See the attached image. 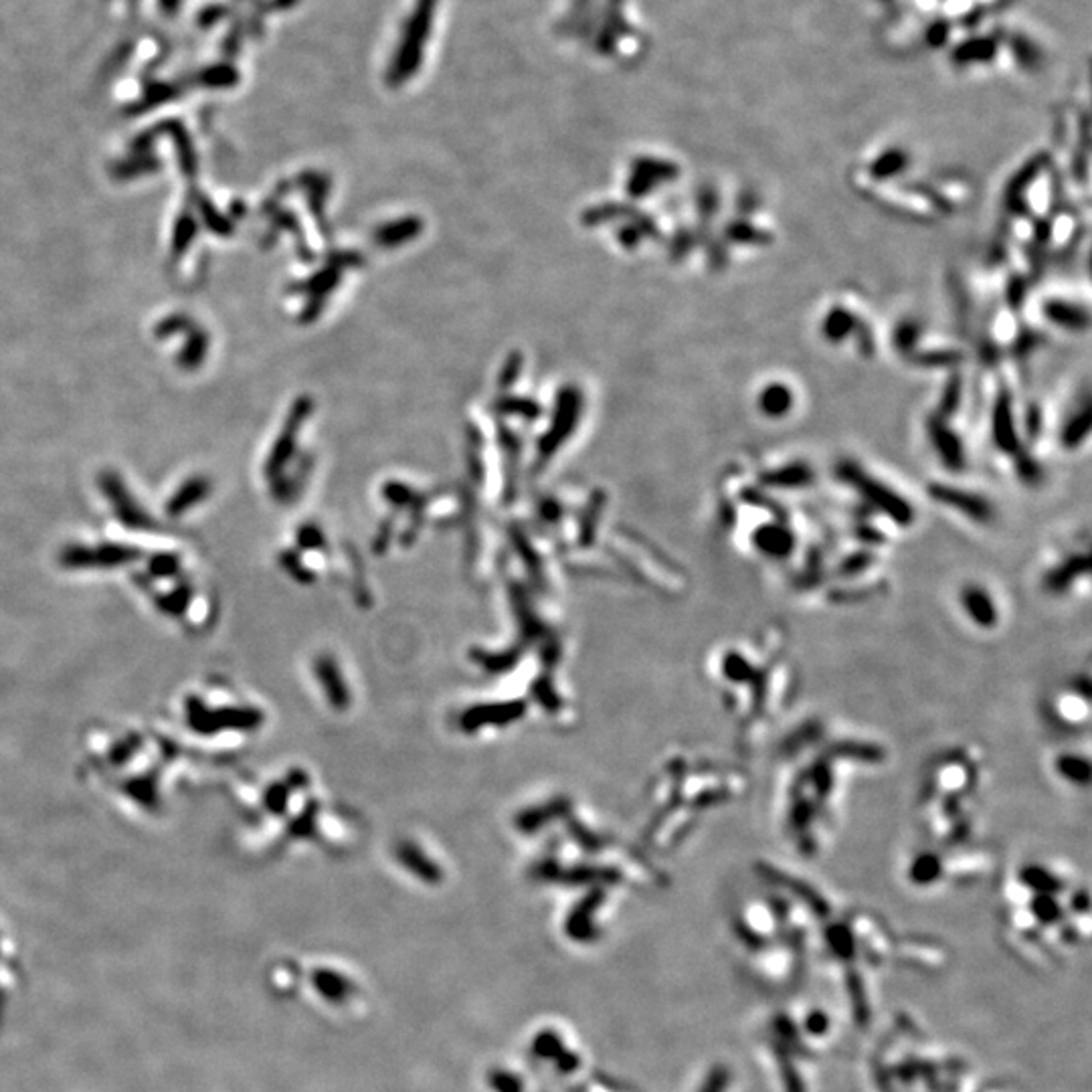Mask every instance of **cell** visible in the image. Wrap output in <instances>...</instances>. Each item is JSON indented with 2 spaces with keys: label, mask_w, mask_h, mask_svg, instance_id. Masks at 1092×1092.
Listing matches in <instances>:
<instances>
[{
  "label": "cell",
  "mask_w": 1092,
  "mask_h": 1092,
  "mask_svg": "<svg viewBox=\"0 0 1092 1092\" xmlns=\"http://www.w3.org/2000/svg\"><path fill=\"white\" fill-rule=\"evenodd\" d=\"M1038 587L1056 601H1072L1090 593V557L1087 546L1066 549L1048 559L1038 573Z\"/></svg>",
  "instance_id": "5b68a950"
},
{
  "label": "cell",
  "mask_w": 1092,
  "mask_h": 1092,
  "mask_svg": "<svg viewBox=\"0 0 1092 1092\" xmlns=\"http://www.w3.org/2000/svg\"><path fill=\"white\" fill-rule=\"evenodd\" d=\"M844 987L856 1026L866 1030L872 1021V1005L868 998V987H866L862 973L854 965H848L844 971Z\"/></svg>",
  "instance_id": "8fae6325"
},
{
  "label": "cell",
  "mask_w": 1092,
  "mask_h": 1092,
  "mask_svg": "<svg viewBox=\"0 0 1092 1092\" xmlns=\"http://www.w3.org/2000/svg\"><path fill=\"white\" fill-rule=\"evenodd\" d=\"M823 944L829 951V955L844 965H854L860 951H857V939L854 926L848 918H834L831 915L828 921H823Z\"/></svg>",
  "instance_id": "9c48e42d"
},
{
  "label": "cell",
  "mask_w": 1092,
  "mask_h": 1092,
  "mask_svg": "<svg viewBox=\"0 0 1092 1092\" xmlns=\"http://www.w3.org/2000/svg\"><path fill=\"white\" fill-rule=\"evenodd\" d=\"M895 955L903 959L905 963L924 971H937L947 963V951L934 941L921 937H906L903 941H896Z\"/></svg>",
  "instance_id": "30bf717a"
},
{
  "label": "cell",
  "mask_w": 1092,
  "mask_h": 1092,
  "mask_svg": "<svg viewBox=\"0 0 1092 1092\" xmlns=\"http://www.w3.org/2000/svg\"><path fill=\"white\" fill-rule=\"evenodd\" d=\"M1050 771L1056 781L1070 789H1088L1090 785V752L1088 749L1064 747L1050 759Z\"/></svg>",
  "instance_id": "ba28073f"
},
{
  "label": "cell",
  "mask_w": 1092,
  "mask_h": 1092,
  "mask_svg": "<svg viewBox=\"0 0 1092 1092\" xmlns=\"http://www.w3.org/2000/svg\"><path fill=\"white\" fill-rule=\"evenodd\" d=\"M733 1085V1070L731 1066L726 1064H714L713 1068L706 1072L704 1080H702V1085L698 1088V1092H728Z\"/></svg>",
  "instance_id": "9a60e30c"
},
{
  "label": "cell",
  "mask_w": 1092,
  "mask_h": 1092,
  "mask_svg": "<svg viewBox=\"0 0 1092 1092\" xmlns=\"http://www.w3.org/2000/svg\"><path fill=\"white\" fill-rule=\"evenodd\" d=\"M706 670L742 749H757L765 741L800 690L791 641L779 623L721 641Z\"/></svg>",
  "instance_id": "7a4b0ae2"
},
{
  "label": "cell",
  "mask_w": 1092,
  "mask_h": 1092,
  "mask_svg": "<svg viewBox=\"0 0 1092 1092\" xmlns=\"http://www.w3.org/2000/svg\"><path fill=\"white\" fill-rule=\"evenodd\" d=\"M1092 716L1090 672L1080 670L1066 675L1042 700V718L1052 733L1066 739L1087 736Z\"/></svg>",
  "instance_id": "277c9868"
},
{
  "label": "cell",
  "mask_w": 1092,
  "mask_h": 1092,
  "mask_svg": "<svg viewBox=\"0 0 1092 1092\" xmlns=\"http://www.w3.org/2000/svg\"><path fill=\"white\" fill-rule=\"evenodd\" d=\"M771 1046H773L777 1074H779V1080H781V1085H783V1090L785 1092H808V1085H805L803 1074L800 1072V1068H797L795 1056L789 1054L785 1048H781L775 1042Z\"/></svg>",
  "instance_id": "4fadbf2b"
},
{
  "label": "cell",
  "mask_w": 1092,
  "mask_h": 1092,
  "mask_svg": "<svg viewBox=\"0 0 1092 1092\" xmlns=\"http://www.w3.org/2000/svg\"><path fill=\"white\" fill-rule=\"evenodd\" d=\"M195 237V221L190 219V216H182L177 225V235H175V251L177 254H182V249H185L190 241Z\"/></svg>",
  "instance_id": "2e32d148"
},
{
  "label": "cell",
  "mask_w": 1092,
  "mask_h": 1092,
  "mask_svg": "<svg viewBox=\"0 0 1092 1092\" xmlns=\"http://www.w3.org/2000/svg\"><path fill=\"white\" fill-rule=\"evenodd\" d=\"M990 781V759L977 742H957L934 752L923 767L915 813L931 846L975 844Z\"/></svg>",
  "instance_id": "3957f363"
},
{
  "label": "cell",
  "mask_w": 1092,
  "mask_h": 1092,
  "mask_svg": "<svg viewBox=\"0 0 1092 1092\" xmlns=\"http://www.w3.org/2000/svg\"><path fill=\"white\" fill-rule=\"evenodd\" d=\"M955 607L963 623L983 636L998 634L1008 618L998 589L977 579L965 580L957 587Z\"/></svg>",
  "instance_id": "8992f818"
},
{
  "label": "cell",
  "mask_w": 1092,
  "mask_h": 1092,
  "mask_svg": "<svg viewBox=\"0 0 1092 1092\" xmlns=\"http://www.w3.org/2000/svg\"><path fill=\"white\" fill-rule=\"evenodd\" d=\"M777 752L779 834L797 856L811 860L836 831L852 777L857 771L882 767L888 751L872 736L808 718L787 734Z\"/></svg>",
  "instance_id": "6da1fadb"
},
{
  "label": "cell",
  "mask_w": 1092,
  "mask_h": 1092,
  "mask_svg": "<svg viewBox=\"0 0 1092 1092\" xmlns=\"http://www.w3.org/2000/svg\"><path fill=\"white\" fill-rule=\"evenodd\" d=\"M771 1028H773V1034H775V1044L785 1048L789 1054H793V1056H808L809 1054L808 1044H805L803 1034L800 1030V1024H797L791 1016H787V1013H777V1016H773V1020H771Z\"/></svg>",
  "instance_id": "7c38bea8"
},
{
  "label": "cell",
  "mask_w": 1092,
  "mask_h": 1092,
  "mask_svg": "<svg viewBox=\"0 0 1092 1092\" xmlns=\"http://www.w3.org/2000/svg\"><path fill=\"white\" fill-rule=\"evenodd\" d=\"M849 923L854 926L857 951H864V955L872 965H884L890 955H895L896 939L890 934L886 923L880 921L878 916L870 913H854L849 915Z\"/></svg>",
  "instance_id": "52a82bcc"
},
{
  "label": "cell",
  "mask_w": 1092,
  "mask_h": 1092,
  "mask_svg": "<svg viewBox=\"0 0 1092 1092\" xmlns=\"http://www.w3.org/2000/svg\"><path fill=\"white\" fill-rule=\"evenodd\" d=\"M800 1030L803 1036L813 1038V1039H823L829 1031H831V1018L826 1010L813 1008L808 1013H805Z\"/></svg>",
  "instance_id": "5bb4252c"
}]
</instances>
